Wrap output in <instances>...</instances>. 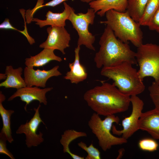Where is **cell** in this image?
Listing matches in <instances>:
<instances>
[{
  "mask_svg": "<svg viewBox=\"0 0 159 159\" xmlns=\"http://www.w3.org/2000/svg\"><path fill=\"white\" fill-rule=\"evenodd\" d=\"M59 67V66L57 65L49 70H45L39 69L35 70L33 67H26L24 70V74L27 86L45 87L49 78L62 75L58 70Z\"/></svg>",
  "mask_w": 159,
  "mask_h": 159,
  "instance_id": "cell-11",
  "label": "cell"
},
{
  "mask_svg": "<svg viewBox=\"0 0 159 159\" xmlns=\"http://www.w3.org/2000/svg\"><path fill=\"white\" fill-rule=\"evenodd\" d=\"M23 69L21 67L14 69L11 65L6 66V78L0 84V87L19 89L27 86L24 79L21 77Z\"/></svg>",
  "mask_w": 159,
  "mask_h": 159,
  "instance_id": "cell-18",
  "label": "cell"
},
{
  "mask_svg": "<svg viewBox=\"0 0 159 159\" xmlns=\"http://www.w3.org/2000/svg\"><path fill=\"white\" fill-rule=\"evenodd\" d=\"M148 90L155 108L159 109V85L153 81L149 87Z\"/></svg>",
  "mask_w": 159,
  "mask_h": 159,
  "instance_id": "cell-25",
  "label": "cell"
},
{
  "mask_svg": "<svg viewBox=\"0 0 159 159\" xmlns=\"http://www.w3.org/2000/svg\"><path fill=\"white\" fill-rule=\"evenodd\" d=\"M138 130L147 132L153 138L159 140V109L142 112L138 121Z\"/></svg>",
  "mask_w": 159,
  "mask_h": 159,
  "instance_id": "cell-13",
  "label": "cell"
},
{
  "mask_svg": "<svg viewBox=\"0 0 159 159\" xmlns=\"http://www.w3.org/2000/svg\"><path fill=\"white\" fill-rule=\"evenodd\" d=\"M159 8V0H148L143 14L138 23L148 26L154 14Z\"/></svg>",
  "mask_w": 159,
  "mask_h": 159,
  "instance_id": "cell-22",
  "label": "cell"
},
{
  "mask_svg": "<svg viewBox=\"0 0 159 159\" xmlns=\"http://www.w3.org/2000/svg\"><path fill=\"white\" fill-rule=\"evenodd\" d=\"M120 118L115 115H109L103 120L100 115L93 113L88 122V125L98 140V144L103 150L106 151L113 146L127 142V139L114 136L111 132L113 124H118Z\"/></svg>",
  "mask_w": 159,
  "mask_h": 159,
  "instance_id": "cell-5",
  "label": "cell"
},
{
  "mask_svg": "<svg viewBox=\"0 0 159 159\" xmlns=\"http://www.w3.org/2000/svg\"><path fill=\"white\" fill-rule=\"evenodd\" d=\"M80 46H77L75 48L74 59L72 63H69V66L70 71L67 72L64 78L69 80L72 83L77 84L85 80L87 77V74L84 67L80 61L79 53Z\"/></svg>",
  "mask_w": 159,
  "mask_h": 159,
  "instance_id": "cell-15",
  "label": "cell"
},
{
  "mask_svg": "<svg viewBox=\"0 0 159 159\" xmlns=\"http://www.w3.org/2000/svg\"><path fill=\"white\" fill-rule=\"evenodd\" d=\"M97 0H80L81 1L83 2L89 3L90 2L94 1Z\"/></svg>",
  "mask_w": 159,
  "mask_h": 159,
  "instance_id": "cell-33",
  "label": "cell"
},
{
  "mask_svg": "<svg viewBox=\"0 0 159 159\" xmlns=\"http://www.w3.org/2000/svg\"><path fill=\"white\" fill-rule=\"evenodd\" d=\"M67 0H52L45 3L44 4H43L39 8L40 9L44 6L54 7L59 4L63 2H65Z\"/></svg>",
  "mask_w": 159,
  "mask_h": 159,
  "instance_id": "cell-31",
  "label": "cell"
},
{
  "mask_svg": "<svg viewBox=\"0 0 159 159\" xmlns=\"http://www.w3.org/2000/svg\"><path fill=\"white\" fill-rule=\"evenodd\" d=\"M132 65L124 62L112 67H102L100 74L113 80L112 83L124 94L130 97L137 95L144 91L145 86Z\"/></svg>",
  "mask_w": 159,
  "mask_h": 159,
  "instance_id": "cell-3",
  "label": "cell"
},
{
  "mask_svg": "<svg viewBox=\"0 0 159 159\" xmlns=\"http://www.w3.org/2000/svg\"><path fill=\"white\" fill-rule=\"evenodd\" d=\"M6 99L5 96L1 91L0 92V114L3 122V127L0 133V139L7 141L11 143L14 141L12 136L11 127V119L12 114L14 111L12 110L5 109L2 103Z\"/></svg>",
  "mask_w": 159,
  "mask_h": 159,
  "instance_id": "cell-19",
  "label": "cell"
},
{
  "mask_svg": "<svg viewBox=\"0 0 159 159\" xmlns=\"http://www.w3.org/2000/svg\"><path fill=\"white\" fill-rule=\"evenodd\" d=\"M84 137H87V134L85 132H78L72 129L66 130L63 134L62 135L60 140V143L63 147V152L68 153L73 159H84V157L80 156L72 153L69 147L72 141L78 138Z\"/></svg>",
  "mask_w": 159,
  "mask_h": 159,
  "instance_id": "cell-20",
  "label": "cell"
},
{
  "mask_svg": "<svg viewBox=\"0 0 159 159\" xmlns=\"http://www.w3.org/2000/svg\"><path fill=\"white\" fill-rule=\"evenodd\" d=\"M47 38L39 47L58 50L65 54L64 49L69 46L71 37L64 27L51 26L47 28Z\"/></svg>",
  "mask_w": 159,
  "mask_h": 159,
  "instance_id": "cell-10",
  "label": "cell"
},
{
  "mask_svg": "<svg viewBox=\"0 0 159 159\" xmlns=\"http://www.w3.org/2000/svg\"><path fill=\"white\" fill-rule=\"evenodd\" d=\"M148 0H127L126 11L138 22L142 17Z\"/></svg>",
  "mask_w": 159,
  "mask_h": 159,
  "instance_id": "cell-21",
  "label": "cell"
},
{
  "mask_svg": "<svg viewBox=\"0 0 159 159\" xmlns=\"http://www.w3.org/2000/svg\"><path fill=\"white\" fill-rule=\"evenodd\" d=\"M96 12L91 8L88 9L85 13L81 12L76 14L72 8L68 18L72 24L73 28L77 31L79 36L77 46L84 45L88 49L95 51L93 45L95 37L89 31L90 24L94 23Z\"/></svg>",
  "mask_w": 159,
  "mask_h": 159,
  "instance_id": "cell-7",
  "label": "cell"
},
{
  "mask_svg": "<svg viewBox=\"0 0 159 159\" xmlns=\"http://www.w3.org/2000/svg\"><path fill=\"white\" fill-rule=\"evenodd\" d=\"M20 12L22 16L24 18V29L23 31L19 30V32L22 33L26 38L27 40L30 45H32L35 43L34 39L31 37L28 33L26 25V23L25 21V10L23 9H21L20 10Z\"/></svg>",
  "mask_w": 159,
  "mask_h": 159,
  "instance_id": "cell-28",
  "label": "cell"
},
{
  "mask_svg": "<svg viewBox=\"0 0 159 159\" xmlns=\"http://www.w3.org/2000/svg\"><path fill=\"white\" fill-rule=\"evenodd\" d=\"M6 75L5 73L0 74V80H5L6 78Z\"/></svg>",
  "mask_w": 159,
  "mask_h": 159,
  "instance_id": "cell-32",
  "label": "cell"
},
{
  "mask_svg": "<svg viewBox=\"0 0 159 159\" xmlns=\"http://www.w3.org/2000/svg\"><path fill=\"white\" fill-rule=\"evenodd\" d=\"M41 105L39 104L37 108L34 109L35 112L33 117L28 122L21 125L16 131L17 134H24L26 136V144L28 148L32 146L36 147L42 143L44 139L42 138L43 134L39 132L37 134V131L41 123L45 125L40 117L39 109Z\"/></svg>",
  "mask_w": 159,
  "mask_h": 159,
  "instance_id": "cell-9",
  "label": "cell"
},
{
  "mask_svg": "<svg viewBox=\"0 0 159 159\" xmlns=\"http://www.w3.org/2000/svg\"><path fill=\"white\" fill-rule=\"evenodd\" d=\"M54 50L52 49L44 48L37 55L26 58L24 63L26 67H42L52 61L61 62L62 60V58L55 54Z\"/></svg>",
  "mask_w": 159,
  "mask_h": 159,
  "instance_id": "cell-17",
  "label": "cell"
},
{
  "mask_svg": "<svg viewBox=\"0 0 159 159\" xmlns=\"http://www.w3.org/2000/svg\"><path fill=\"white\" fill-rule=\"evenodd\" d=\"M83 98L88 106L100 115L123 112L128 109L130 97L122 93L113 83L102 82L87 91Z\"/></svg>",
  "mask_w": 159,
  "mask_h": 159,
  "instance_id": "cell-1",
  "label": "cell"
},
{
  "mask_svg": "<svg viewBox=\"0 0 159 159\" xmlns=\"http://www.w3.org/2000/svg\"><path fill=\"white\" fill-rule=\"evenodd\" d=\"M64 9L61 13H54L49 10L45 15V20H42L37 18H33L32 21L36 22L35 24L40 28L47 25L52 26L64 27L66 21L68 19L72 7L64 2Z\"/></svg>",
  "mask_w": 159,
  "mask_h": 159,
  "instance_id": "cell-14",
  "label": "cell"
},
{
  "mask_svg": "<svg viewBox=\"0 0 159 159\" xmlns=\"http://www.w3.org/2000/svg\"><path fill=\"white\" fill-rule=\"evenodd\" d=\"M153 138H146L140 140L138 143V146L142 150L149 152H153L157 150L158 144Z\"/></svg>",
  "mask_w": 159,
  "mask_h": 159,
  "instance_id": "cell-23",
  "label": "cell"
},
{
  "mask_svg": "<svg viewBox=\"0 0 159 159\" xmlns=\"http://www.w3.org/2000/svg\"><path fill=\"white\" fill-rule=\"evenodd\" d=\"M52 87L41 89L36 86H27L17 89L8 100L11 101L15 98L19 97L20 100L26 103L24 110L26 111L27 106L34 100L38 101L39 103H43L44 105L47 104L46 93L52 90Z\"/></svg>",
  "mask_w": 159,
  "mask_h": 159,
  "instance_id": "cell-12",
  "label": "cell"
},
{
  "mask_svg": "<svg viewBox=\"0 0 159 159\" xmlns=\"http://www.w3.org/2000/svg\"><path fill=\"white\" fill-rule=\"evenodd\" d=\"M1 29H11L19 31V30L13 27L9 22L8 18H6L4 21L0 24Z\"/></svg>",
  "mask_w": 159,
  "mask_h": 159,
  "instance_id": "cell-30",
  "label": "cell"
},
{
  "mask_svg": "<svg viewBox=\"0 0 159 159\" xmlns=\"http://www.w3.org/2000/svg\"><path fill=\"white\" fill-rule=\"evenodd\" d=\"M135 57L139 67L138 73L141 80L150 77L159 85V45L143 44L138 47Z\"/></svg>",
  "mask_w": 159,
  "mask_h": 159,
  "instance_id": "cell-6",
  "label": "cell"
},
{
  "mask_svg": "<svg viewBox=\"0 0 159 159\" xmlns=\"http://www.w3.org/2000/svg\"><path fill=\"white\" fill-rule=\"evenodd\" d=\"M100 47L94 61L98 68L115 66L124 62L137 64L136 52L128 43L117 39L113 31L106 25L99 42Z\"/></svg>",
  "mask_w": 159,
  "mask_h": 159,
  "instance_id": "cell-2",
  "label": "cell"
},
{
  "mask_svg": "<svg viewBox=\"0 0 159 159\" xmlns=\"http://www.w3.org/2000/svg\"><path fill=\"white\" fill-rule=\"evenodd\" d=\"M148 26L150 30L159 33V8L154 14Z\"/></svg>",
  "mask_w": 159,
  "mask_h": 159,
  "instance_id": "cell-27",
  "label": "cell"
},
{
  "mask_svg": "<svg viewBox=\"0 0 159 159\" xmlns=\"http://www.w3.org/2000/svg\"><path fill=\"white\" fill-rule=\"evenodd\" d=\"M7 141L0 139V154H4L9 156L11 159H14L12 154L6 148Z\"/></svg>",
  "mask_w": 159,
  "mask_h": 159,
  "instance_id": "cell-29",
  "label": "cell"
},
{
  "mask_svg": "<svg viewBox=\"0 0 159 159\" xmlns=\"http://www.w3.org/2000/svg\"><path fill=\"white\" fill-rule=\"evenodd\" d=\"M131 103L132 105L131 113L128 117L122 121L123 128L117 130L113 125L112 131L113 134L122 135V137L127 140L138 130V121L143 109L144 103L143 101L137 95L130 97Z\"/></svg>",
  "mask_w": 159,
  "mask_h": 159,
  "instance_id": "cell-8",
  "label": "cell"
},
{
  "mask_svg": "<svg viewBox=\"0 0 159 159\" xmlns=\"http://www.w3.org/2000/svg\"><path fill=\"white\" fill-rule=\"evenodd\" d=\"M127 1V0H97L90 2L89 5L98 15L102 17L110 9L120 12H125Z\"/></svg>",
  "mask_w": 159,
  "mask_h": 159,
  "instance_id": "cell-16",
  "label": "cell"
},
{
  "mask_svg": "<svg viewBox=\"0 0 159 159\" xmlns=\"http://www.w3.org/2000/svg\"><path fill=\"white\" fill-rule=\"evenodd\" d=\"M44 2V0H37L36 5L33 9H29L26 11L25 12V16L27 23L29 24L32 21L33 16L34 13L39 9L40 6L43 4Z\"/></svg>",
  "mask_w": 159,
  "mask_h": 159,
  "instance_id": "cell-26",
  "label": "cell"
},
{
  "mask_svg": "<svg viewBox=\"0 0 159 159\" xmlns=\"http://www.w3.org/2000/svg\"><path fill=\"white\" fill-rule=\"evenodd\" d=\"M77 145L87 153V155L85 158V159H101L100 152L98 149L94 147L92 143L87 147L85 143L81 141L78 143Z\"/></svg>",
  "mask_w": 159,
  "mask_h": 159,
  "instance_id": "cell-24",
  "label": "cell"
},
{
  "mask_svg": "<svg viewBox=\"0 0 159 159\" xmlns=\"http://www.w3.org/2000/svg\"><path fill=\"white\" fill-rule=\"evenodd\" d=\"M105 15L106 20L101 21L100 23L108 25L118 39L125 43H128L129 41L137 48L143 44V33L140 25L127 11L110 9Z\"/></svg>",
  "mask_w": 159,
  "mask_h": 159,
  "instance_id": "cell-4",
  "label": "cell"
}]
</instances>
